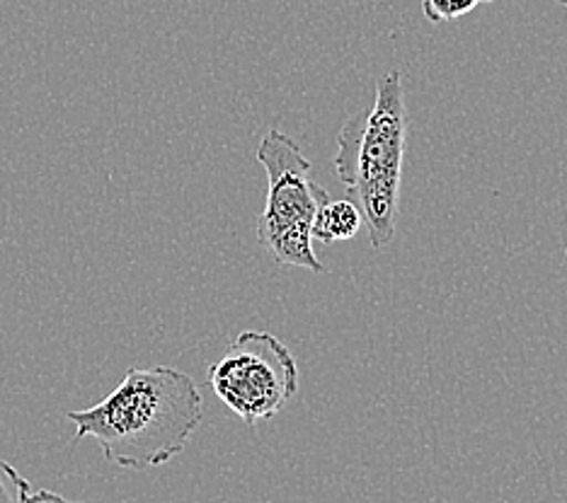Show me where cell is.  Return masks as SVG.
<instances>
[{"mask_svg": "<svg viewBox=\"0 0 567 503\" xmlns=\"http://www.w3.org/2000/svg\"><path fill=\"white\" fill-rule=\"evenodd\" d=\"M214 395L248 426L272 419L299 392L291 348L269 332L245 329L206 370Z\"/></svg>", "mask_w": 567, "mask_h": 503, "instance_id": "4", "label": "cell"}, {"mask_svg": "<svg viewBox=\"0 0 567 503\" xmlns=\"http://www.w3.org/2000/svg\"><path fill=\"white\" fill-rule=\"evenodd\" d=\"M558 3H560L565 10H567V0H558Z\"/></svg>", "mask_w": 567, "mask_h": 503, "instance_id": "9", "label": "cell"}, {"mask_svg": "<svg viewBox=\"0 0 567 503\" xmlns=\"http://www.w3.org/2000/svg\"><path fill=\"white\" fill-rule=\"evenodd\" d=\"M408 102L401 73L389 71L377 85V99L340 128L332 155L334 172L350 201L362 211L369 240L377 250L395 235L401 213V185L408 146Z\"/></svg>", "mask_w": 567, "mask_h": 503, "instance_id": "2", "label": "cell"}, {"mask_svg": "<svg viewBox=\"0 0 567 503\" xmlns=\"http://www.w3.org/2000/svg\"><path fill=\"white\" fill-rule=\"evenodd\" d=\"M24 503H83V501H71V499H63L56 492H49V489H32L28 494V501Z\"/></svg>", "mask_w": 567, "mask_h": 503, "instance_id": "8", "label": "cell"}, {"mask_svg": "<svg viewBox=\"0 0 567 503\" xmlns=\"http://www.w3.org/2000/svg\"><path fill=\"white\" fill-rule=\"evenodd\" d=\"M485 3H493V0H422V12L430 22L442 24L461 20Z\"/></svg>", "mask_w": 567, "mask_h": 503, "instance_id": "6", "label": "cell"}, {"mask_svg": "<svg viewBox=\"0 0 567 503\" xmlns=\"http://www.w3.org/2000/svg\"><path fill=\"white\" fill-rule=\"evenodd\" d=\"M257 163L267 172V199L257 221V240L279 266L326 274L313 252V221L330 193L311 177V160L284 132H267Z\"/></svg>", "mask_w": 567, "mask_h": 503, "instance_id": "3", "label": "cell"}, {"mask_svg": "<svg viewBox=\"0 0 567 503\" xmlns=\"http://www.w3.org/2000/svg\"><path fill=\"white\" fill-rule=\"evenodd\" d=\"M565 256H567V248H565Z\"/></svg>", "mask_w": 567, "mask_h": 503, "instance_id": "10", "label": "cell"}, {"mask_svg": "<svg viewBox=\"0 0 567 503\" xmlns=\"http://www.w3.org/2000/svg\"><path fill=\"white\" fill-rule=\"evenodd\" d=\"M30 492L32 484L10 462L0 460V503H24Z\"/></svg>", "mask_w": 567, "mask_h": 503, "instance_id": "7", "label": "cell"}, {"mask_svg": "<svg viewBox=\"0 0 567 503\" xmlns=\"http://www.w3.org/2000/svg\"><path fill=\"white\" fill-rule=\"evenodd\" d=\"M364 218L362 211L357 209V203L350 199H328L320 206L313 221V240L330 244L357 238V232L362 230Z\"/></svg>", "mask_w": 567, "mask_h": 503, "instance_id": "5", "label": "cell"}, {"mask_svg": "<svg viewBox=\"0 0 567 503\" xmlns=\"http://www.w3.org/2000/svg\"><path fill=\"white\" fill-rule=\"evenodd\" d=\"M204 417L197 383L177 368H128L102 402L69 411L75 441L95 438L112 464L148 470L183 453Z\"/></svg>", "mask_w": 567, "mask_h": 503, "instance_id": "1", "label": "cell"}]
</instances>
